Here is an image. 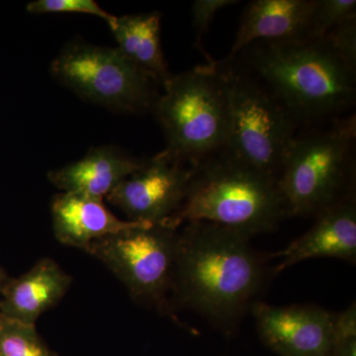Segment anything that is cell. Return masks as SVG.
<instances>
[{
	"mask_svg": "<svg viewBox=\"0 0 356 356\" xmlns=\"http://www.w3.org/2000/svg\"><path fill=\"white\" fill-rule=\"evenodd\" d=\"M178 232L172 305L197 312L232 334L264 283V259L250 236L213 222L184 224Z\"/></svg>",
	"mask_w": 356,
	"mask_h": 356,
	"instance_id": "1",
	"label": "cell"
},
{
	"mask_svg": "<svg viewBox=\"0 0 356 356\" xmlns=\"http://www.w3.org/2000/svg\"><path fill=\"white\" fill-rule=\"evenodd\" d=\"M261 43L250 51V67L297 125L329 118L353 106L356 72L324 39Z\"/></svg>",
	"mask_w": 356,
	"mask_h": 356,
	"instance_id": "2",
	"label": "cell"
},
{
	"mask_svg": "<svg viewBox=\"0 0 356 356\" xmlns=\"http://www.w3.org/2000/svg\"><path fill=\"white\" fill-rule=\"evenodd\" d=\"M287 217L277 180L225 152L194 165L180 209L166 226L204 221L252 236L273 231Z\"/></svg>",
	"mask_w": 356,
	"mask_h": 356,
	"instance_id": "3",
	"label": "cell"
},
{
	"mask_svg": "<svg viewBox=\"0 0 356 356\" xmlns=\"http://www.w3.org/2000/svg\"><path fill=\"white\" fill-rule=\"evenodd\" d=\"M153 112L165 136L163 151L172 159L196 165L224 151L228 140L229 108L219 62L172 76Z\"/></svg>",
	"mask_w": 356,
	"mask_h": 356,
	"instance_id": "4",
	"label": "cell"
},
{
	"mask_svg": "<svg viewBox=\"0 0 356 356\" xmlns=\"http://www.w3.org/2000/svg\"><path fill=\"white\" fill-rule=\"evenodd\" d=\"M355 135L353 115L295 137L277 178L287 217L317 216L353 193Z\"/></svg>",
	"mask_w": 356,
	"mask_h": 356,
	"instance_id": "5",
	"label": "cell"
},
{
	"mask_svg": "<svg viewBox=\"0 0 356 356\" xmlns=\"http://www.w3.org/2000/svg\"><path fill=\"white\" fill-rule=\"evenodd\" d=\"M228 96L229 132L225 153L277 180L297 128L273 93L229 63L219 62Z\"/></svg>",
	"mask_w": 356,
	"mask_h": 356,
	"instance_id": "6",
	"label": "cell"
},
{
	"mask_svg": "<svg viewBox=\"0 0 356 356\" xmlns=\"http://www.w3.org/2000/svg\"><path fill=\"white\" fill-rule=\"evenodd\" d=\"M50 70L83 99L123 113L153 111L159 96V84L116 47L72 42L54 58Z\"/></svg>",
	"mask_w": 356,
	"mask_h": 356,
	"instance_id": "7",
	"label": "cell"
},
{
	"mask_svg": "<svg viewBox=\"0 0 356 356\" xmlns=\"http://www.w3.org/2000/svg\"><path fill=\"white\" fill-rule=\"evenodd\" d=\"M178 229L139 222L91 243L84 252L102 261L125 285L133 299L170 308Z\"/></svg>",
	"mask_w": 356,
	"mask_h": 356,
	"instance_id": "8",
	"label": "cell"
},
{
	"mask_svg": "<svg viewBox=\"0 0 356 356\" xmlns=\"http://www.w3.org/2000/svg\"><path fill=\"white\" fill-rule=\"evenodd\" d=\"M193 170L163 151L144 161L105 199L129 221L165 225L181 207Z\"/></svg>",
	"mask_w": 356,
	"mask_h": 356,
	"instance_id": "9",
	"label": "cell"
},
{
	"mask_svg": "<svg viewBox=\"0 0 356 356\" xmlns=\"http://www.w3.org/2000/svg\"><path fill=\"white\" fill-rule=\"evenodd\" d=\"M261 341L280 356H331L336 314L316 305L250 307Z\"/></svg>",
	"mask_w": 356,
	"mask_h": 356,
	"instance_id": "10",
	"label": "cell"
},
{
	"mask_svg": "<svg viewBox=\"0 0 356 356\" xmlns=\"http://www.w3.org/2000/svg\"><path fill=\"white\" fill-rule=\"evenodd\" d=\"M315 224L284 250L273 254L280 259L276 271L299 262L332 257L356 261V204L353 193L317 215Z\"/></svg>",
	"mask_w": 356,
	"mask_h": 356,
	"instance_id": "11",
	"label": "cell"
},
{
	"mask_svg": "<svg viewBox=\"0 0 356 356\" xmlns=\"http://www.w3.org/2000/svg\"><path fill=\"white\" fill-rule=\"evenodd\" d=\"M72 283L70 274L49 257L0 288V310L6 320L36 325L44 312L57 305Z\"/></svg>",
	"mask_w": 356,
	"mask_h": 356,
	"instance_id": "12",
	"label": "cell"
},
{
	"mask_svg": "<svg viewBox=\"0 0 356 356\" xmlns=\"http://www.w3.org/2000/svg\"><path fill=\"white\" fill-rule=\"evenodd\" d=\"M56 238L67 247L86 250L95 241L114 235L142 222L122 220L106 207L104 199L62 192L51 204Z\"/></svg>",
	"mask_w": 356,
	"mask_h": 356,
	"instance_id": "13",
	"label": "cell"
},
{
	"mask_svg": "<svg viewBox=\"0 0 356 356\" xmlns=\"http://www.w3.org/2000/svg\"><path fill=\"white\" fill-rule=\"evenodd\" d=\"M143 163L121 147H95L83 159L50 170L48 179L63 192L104 199Z\"/></svg>",
	"mask_w": 356,
	"mask_h": 356,
	"instance_id": "14",
	"label": "cell"
},
{
	"mask_svg": "<svg viewBox=\"0 0 356 356\" xmlns=\"http://www.w3.org/2000/svg\"><path fill=\"white\" fill-rule=\"evenodd\" d=\"M315 0H255L247 7L228 57L255 41L298 42L305 40Z\"/></svg>",
	"mask_w": 356,
	"mask_h": 356,
	"instance_id": "15",
	"label": "cell"
},
{
	"mask_svg": "<svg viewBox=\"0 0 356 356\" xmlns=\"http://www.w3.org/2000/svg\"><path fill=\"white\" fill-rule=\"evenodd\" d=\"M161 21L158 11L131 14L116 16L109 28L122 55L163 88L173 74L161 48Z\"/></svg>",
	"mask_w": 356,
	"mask_h": 356,
	"instance_id": "16",
	"label": "cell"
},
{
	"mask_svg": "<svg viewBox=\"0 0 356 356\" xmlns=\"http://www.w3.org/2000/svg\"><path fill=\"white\" fill-rule=\"evenodd\" d=\"M0 356H57L44 343L36 325L3 318L0 325Z\"/></svg>",
	"mask_w": 356,
	"mask_h": 356,
	"instance_id": "17",
	"label": "cell"
},
{
	"mask_svg": "<svg viewBox=\"0 0 356 356\" xmlns=\"http://www.w3.org/2000/svg\"><path fill=\"white\" fill-rule=\"evenodd\" d=\"M356 15L355 0H315L304 42L324 38L336 26Z\"/></svg>",
	"mask_w": 356,
	"mask_h": 356,
	"instance_id": "18",
	"label": "cell"
},
{
	"mask_svg": "<svg viewBox=\"0 0 356 356\" xmlns=\"http://www.w3.org/2000/svg\"><path fill=\"white\" fill-rule=\"evenodd\" d=\"M26 9L32 14H86L104 20L108 27L116 19V16L107 13L95 0H35Z\"/></svg>",
	"mask_w": 356,
	"mask_h": 356,
	"instance_id": "19",
	"label": "cell"
},
{
	"mask_svg": "<svg viewBox=\"0 0 356 356\" xmlns=\"http://www.w3.org/2000/svg\"><path fill=\"white\" fill-rule=\"evenodd\" d=\"M323 39L344 64L356 72V15L336 26Z\"/></svg>",
	"mask_w": 356,
	"mask_h": 356,
	"instance_id": "20",
	"label": "cell"
},
{
	"mask_svg": "<svg viewBox=\"0 0 356 356\" xmlns=\"http://www.w3.org/2000/svg\"><path fill=\"white\" fill-rule=\"evenodd\" d=\"M331 356H356V306L336 314Z\"/></svg>",
	"mask_w": 356,
	"mask_h": 356,
	"instance_id": "21",
	"label": "cell"
},
{
	"mask_svg": "<svg viewBox=\"0 0 356 356\" xmlns=\"http://www.w3.org/2000/svg\"><path fill=\"white\" fill-rule=\"evenodd\" d=\"M238 1L234 0H196L192 3L191 14L193 26L195 28L197 38H196L195 46L199 50L202 51L204 57L207 58V63L214 62L212 58L209 57L205 50L202 48V38L204 34L209 30L211 23L214 20L215 16L220 10L226 7L234 6Z\"/></svg>",
	"mask_w": 356,
	"mask_h": 356,
	"instance_id": "22",
	"label": "cell"
},
{
	"mask_svg": "<svg viewBox=\"0 0 356 356\" xmlns=\"http://www.w3.org/2000/svg\"><path fill=\"white\" fill-rule=\"evenodd\" d=\"M6 282V275L4 273L3 269L0 267V288L3 286L4 283Z\"/></svg>",
	"mask_w": 356,
	"mask_h": 356,
	"instance_id": "23",
	"label": "cell"
},
{
	"mask_svg": "<svg viewBox=\"0 0 356 356\" xmlns=\"http://www.w3.org/2000/svg\"><path fill=\"white\" fill-rule=\"evenodd\" d=\"M2 321H3V317H2L1 310H0V325H1Z\"/></svg>",
	"mask_w": 356,
	"mask_h": 356,
	"instance_id": "24",
	"label": "cell"
}]
</instances>
